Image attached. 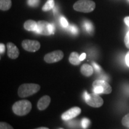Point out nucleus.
<instances>
[{
	"label": "nucleus",
	"mask_w": 129,
	"mask_h": 129,
	"mask_svg": "<svg viewBox=\"0 0 129 129\" xmlns=\"http://www.w3.org/2000/svg\"><path fill=\"white\" fill-rule=\"evenodd\" d=\"M32 104L29 101L22 100L14 103L13 105V111L16 115L23 116L28 114L31 111Z\"/></svg>",
	"instance_id": "1"
},
{
	"label": "nucleus",
	"mask_w": 129,
	"mask_h": 129,
	"mask_svg": "<svg viewBox=\"0 0 129 129\" xmlns=\"http://www.w3.org/2000/svg\"><path fill=\"white\" fill-rule=\"evenodd\" d=\"M40 88V85L36 84H23L19 87L18 95L21 98L28 97L38 92Z\"/></svg>",
	"instance_id": "2"
},
{
	"label": "nucleus",
	"mask_w": 129,
	"mask_h": 129,
	"mask_svg": "<svg viewBox=\"0 0 129 129\" xmlns=\"http://www.w3.org/2000/svg\"><path fill=\"white\" fill-rule=\"evenodd\" d=\"M74 9L79 12L90 13L96 7V4L91 0H78L73 6Z\"/></svg>",
	"instance_id": "3"
},
{
	"label": "nucleus",
	"mask_w": 129,
	"mask_h": 129,
	"mask_svg": "<svg viewBox=\"0 0 129 129\" xmlns=\"http://www.w3.org/2000/svg\"><path fill=\"white\" fill-rule=\"evenodd\" d=\"M93 93L96 94H109L112 92V87L108 83L103 80L94 81L93 83Z\"/></svg>",
	"instance_id": "4"
},
{
	"label": "nucleus",
	"mask_w": 129,
	"mask_h": 129,
	"mask_svg": "<svg viewBox=\"0 0 129 129\" xmlns=\"http://www.w3.org/2000/svg\"><path fill=\"white\" fill-rule=\"evenodd\" d=\"M38 28L35 32L44 35H50L54 34L55 32V26L52 23H48L44 20H40L37 22Z\"/></svg>",
	"instance_id": "5"
},
{
	"label": "nucleus",
	"mask_w": 129,
	"mask_h": 129,
	"mask_svg": "<svg viewBox=\"0 0 129 129\" xmlns=\"http://www.w3.org/2000/svg\"><path fill=\"white\" fill-rule=\"evenodd\" d=\"M22 46L25 50L29 52H35L40 49L41 44L36 40H25L22 41Z\"/></svg>",
	"instance_id": "6"
},
{
	"label": "nucleus",
	"mask_w": 129,
	"mask_h": 129,
	"mask_svg": "<svg viewBox=\"0 0 129 129\" xmlns=\"http://www.w3.org/2000/svg\"><path fill=\"white\" fill-rule=\"evenodd\" d=\"M64 54L63 51L61 50H56L47 54L44 56V60L48 63H52L61 60Z\"/></svg>",
	"instance_id": "7"
},
{
	"label": "nucleus",
	"mask_w": 129,
	"mask_h": 129,
	"mask_svg": "<svg viewBox=\"0 0 129 129\" xmlns=\"http://www.w3.org/2000/svg\"><path fill=\"white\" fill-rule=\"evenodd\" d=\"M85 102L91 107L99 108L104 104V100L99 96V94L93 93L92 94H90L89 98L85 101Z\"/></svg>",
	"instance_id": "8"
},
{
	"label": "nucleus",
	"mask_w": 129,
	"mask_h": 129,
	"mask_svg": "<svg viewBox=\"0 0 129 129\" xmlns=\"http://www.w3.org/2000/svg\"><path fill=\"white\" fill-rule=\"evenodd\" d=\"M81 112V110L80 108L73 107L62 114V119L64 121L70 120L80 114Z\"/></svg>",
	"instance_id": "9"
},
{
	"label": "nucleus",
	"mask_w": 129,
	"mask_h": 129,
	"mask_svg": "<svg viewBox=\"0 0 129 129\" xmlns=\"http://www.w3.org/2000/svg\"><path fill=\"white\" fill-rule=\"evenodd\" d=\"M7 55L12 59H17L19 56V50L18 48L12 43H8L7 44Z\"/></svg>",
	"instance_id": "10"
},
{
	"label": "nucleus",
	"mask_w": 129,
	"mask_h": 129,
	"mask_svg": "<svg viewBox=\"0 0 129 129\" xmlns=\"http://www.w3.org/2000/svg\"><path fill=\"white\" fill-rule=\"evenodd\" d=\"M50 101L51 98L50 96H44L42 97L37 104V107L38 109L40 111H43L46 109L50 104Z\"/></svg>",
	"instance_id": "11"
},
{
	"label": "nucleus",
	"mask_w": 129,
	"mask_h": 129,
	"mask_svg": "<svg viewBox=\"0 0 129 129\" xmlns=\"http://www.w3.org/2000/svg\"><path fill=\"white\" fill-rule=\"evenodd\" d=\"M23 26L26 30L35 32L38 28V23L33 20H28L25 22Z\"/></svg>",
	"instance_id": "12"
},
{
	"label": "nucleus",
	"mask_w": 129,
	"mask_h": 129,
	"mask_svg": "<svg viewBox=\"0 0 129 129\" xmlns=\"http://www.w3.org/2000/svg\"><path fill=\"white\" fill-rule=\"evenodd\" d=\"M81 72L85 77H90L93 73V68L88 64H84L81 68Z\"/></svg>",
	"instance_id": "13"
},
{
	"label": "nucleus",
	"mask_w": 129,
	"mask_h": 129,
	"mask_svg": "<svg viewBox=\"0 0 129 129\" xmlns=\"http://www.w3.org/2000/svg\"><path fill=\"white\" fill-rule=\"evenodd\" d=\"M69 62L74 65H78L81 61L80 60V56L77 52H72L71 53L69 57Z\"/></svg>",
	"instance_id": "14"
},
{
	"label": "nucleus",
	"mask_w": 129,
	"mask_h": 129,
	"mask_svg": "<svg viewBox=\"0 0 129 129\" xmlns=\"http://www.w3.org/2000/svg\"><path fill=\"white\" fill-rule=\"evenodd\" d=\"M12 0H0V9L2 11H7L12 7Z\"/></svg>",
	"instance_id": "15"
},
{
	"label": "nucleus",
	"mask_w": 129,
	"mask_h": 129,
	"mask_svg": "<svg viewBox=\"0 0 129 129\" xmlns=\"http://www.w3.org/2000/svg\"><path fill=\"white\" fill-rule=\"evenodd\" d=\"M54 7H55L54 0H47L46 4L42 8V10L44 12H47V11L50 10L51 9H53Z\"/></svg>",
	"instance_id": "16"
},
{
	"label": "nucleus",
	"mask_w": 129,
	"mask_h": 129,
	"mask_svg": "<svg viewBox=\"0 0 129 129\" xmlns=\"http://www.w3.org/2000/svg\"><path fill=\"white\" fill-rule=\"evenodd\" d=\"M83 28H84L85 31H87L89 34H92L93 30H94V26H93L92 23L90 22L89 20L84 21Z\"/></svg>",
	"instance_id": "17"
},
{
	"label": "nucleus",
	"mask_w": 129,
	"mask_h": 129,
	"mask_svg": "<svg viewBox=\"0 0 129 129\" xmlns=\"http://www.w3.org/2000/svg\"><path fill=\"white\" fill-rule=\"evenodd\" d=\"M67 29L69 30L71 33H72V34L74 35H77L78 34V29L77 28V26H75V25H70L68 26V27Z\"/></svg>",
	"instance_id": "18"
},
{
	"label": "nucleus",
	"mask_w": 129,
	"mask_h": 129,
	"mask_svg": "<svg viewBox=\"0 0 129 129\" xmlns=\"http://www.w3.org/2000/svg\"><path fill=\"white\" fill-rule=\"evenodd\" d=\"M121 122L124 126L129 128V113L123 117V118L122 119Z\"/></svg>",
	"instance_id": "19"
},
{
	"label": "nucleus",
	"mask_w": 129,
	"mask_h": 129,
	"mask_svg": "<svg viewBox=\"0 0 129 129\" xmlns=\"http://www.w3.org/2000/svg\"><path fill=\"white\" fill-rule=\"evenodd\" d=\"M90 123V120H88V119L86 118H83L81 121L82 127H83V128L86 129L88 126H89Z\"/></svg>",
	"instance_id": "20"
},
{
	"label": "nucleus",
	"mask_w": 129,
	"mask_h": 129,
	"mask_svg": "<svg viewBox=\"0 0 129 129\" xmlns=\"http://www.w3.org/2000/svg\"><path fill=\"white\" fill-rule=\"evenodd\" d=\"M0 129H14L12 125L5 122H0Z\"/></svg>",
	"instance_id": "21"
},
{
	"label": "nucleus",
	"mask_w": 129,
	"mask_h": 129,
	"mask_svg": "<svg viewBox=\"0 0 129 129\" xmlns=\"http://www.w3.org/2000/svg\"><path fill=\"white\" fill-rule=\"evenodd\" d=\"M60 24H61V25H62V27H63V28H66L68 27L69 23H68V21L67 19H66L65 17L62 16L60 19Z\"/></svg>",
	"instance_id": "22"
},
{
	"label": "nucleus",
	"mask_w": 129,
	"mask_h": 129,
	"mask_svg": "<svg viewBox=\"0 0 129 129\" xmlns=\"http://www.w3.org/2000/svg\"><path fill=\"white\" fill-rule=\"evenodd\" d=\"M39 0H28V4L31 7H36L39 4Z\"/></svg>",
	"instance_id": "23"
},
{
	"label": "nucleus",
	"mask_w": 129,
	"mask_h": 129,
	"mask_svg": "<svg viewBox=\"0 0 129 129\" xmlns=\"http://www.w3.org/2000/svg\"><path fill=\"white\" fill-rule=\"evenodd\" d=\"M124 43L125 46H126L128 48H129V30L127 32L126 35H125V36Z\"/></svg>",
	"instance_id": "24"
},
{
	"label": "nucleus",
	"mask_w": 129,
	"mask_h": 129,
	"mask_svg": "<svg viewBox=\"0 0 129 129\" xmlns=\"http://www.w3.org/2000/svg\"><path fill=\"white\" fill-rule=\"evenodd\" d=\"M93 68H94L95 70L96 71L98 72H100L102 71V69L99 64H98L96 63L93 62Z\"/></svg>",
	"instance_id": "25"
},
{
	"label": "nucleus",
	"mask_w": 129,
	"mask_h": 129,
	"mask_svg": "<svg viewBox=\"0 0 129 129\" xmlns=\"http://www.w3.org/2000/svg\"><path fill=\"white\" fill-rule=\"evenodd\" d=\"M4 51H5L4 44H3V43H1V44H0V52H1V54H3V53L4 52Z\"/></svg>",
	"instance_id": "26"
},
{
	"label": "nucleus",
	"mask_w": 129,
	"mask_h": 129,
	"mask_svg": "<svg viewBox=\"0 0 129 129\" xmlns=\"http://www.w3.org/2000/svg\"><path fill=\"white\" fill-rule=\"evenodd\" d=\"M125 63H126V64L127 67H129V51L127 53L126 56H125Z\"/></svg>",
	"instance_id": "27"
},
{
	"label": "nucleus",
	"mask_w": 129,
	"mask_h": 129,
	"mask_svg": "<svg viewBox=\"0 0 129 129\" xmlns=\"http://www.w3.org/2000/svg\"><path fill=\"white\" fill-rule=\"evenodd\" d=\"M85 57H86V54H85V53H82V54L80 56V60L81 61H83L85 59Z\"/></svg>",
	"instance_id": "28"
},
{
	"label": "nucleus",
	"mask_w": 129,
	"mask_h": 129,
	"mask_svg": "<svg viewBox=\"0 0 129 129\" xmlns=\"http://www.w3.org/2000/svg\"><path fill=\"white\" fill-rule=\"evenodd\" d=\"M124 21L125 25H126L127 26H128L129 28V16L125 17L124 19Z\"/></svg>",
	"instance_id": "29"
},
{
	"label": "nucleus",
	"mask_w": 129,
	"mask_h": 129,
	"mask_svg": "<svg viewBox=\"0 0 129 129\" xmlns=\"http://www.w3.org/2000/svg\"><path fill=\"white\" fill-rule=\"evenodd\" d=\"M124 90H125V92L127 93V94L129 95V86L128 85H127V86H126L124 88Z\"/></svg>",
	"instance_id": "30"
},
{
	"label": "nucleus",
	"mask_w": 129,
	"mask_h": 129,
	"mask_svg": "<svg viewBox=\"0 0 129 129\" xmlns=\"http://www.w3.org/2000/svg\"><path fill=\"white\" fill-rule=\"evenodd\" d=\"M35 129H49L47 127H39V128H37Z\"/></svg>",
	"instance_id": "31"
},
{
	"label": "nucleus",
	"mask_w": 129,
	"mask_h": 129,
	"mask_svg": "<svg viewBox=\"0 0 129 129\" xmlns=\"http://www.w3.org/2000/svg\"><path fill=\"white\" fill-rule=\"evenodd\" d=\"M128 1H129V0H128Z\"/></svg>",
	"instance_id": "32"
}]
</instances>
